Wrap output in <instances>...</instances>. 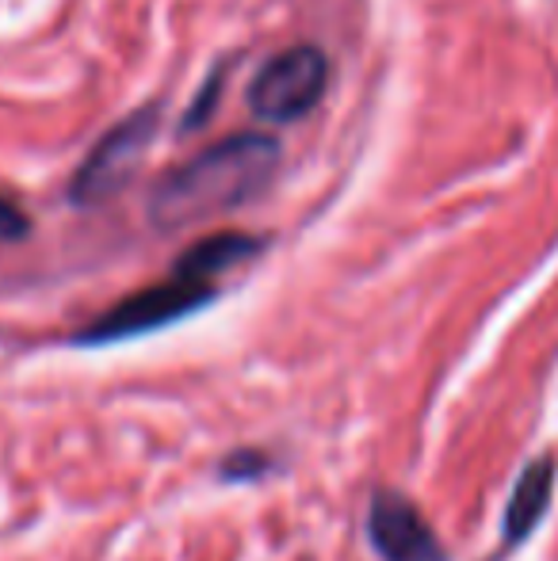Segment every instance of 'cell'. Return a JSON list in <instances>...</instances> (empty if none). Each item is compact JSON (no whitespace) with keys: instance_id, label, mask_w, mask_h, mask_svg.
<instances>
[{"instance_id":"6da1fadb","label":"cell","mask_w":558,"mask_h":561,"mask_svg":"<svg viewBox=\"0 0 558 561\" xmlns=\"http://www.w3.org/2000/svg\"><path fill=\"white\" fill-rule=\"evenodd\" d=\"M280 161L283 146L272 134L249 130L215 141L157 180L149 195V218L157 229H184L238 210L269 187Z\"/></svg>"},{"instance_id":"7a4b0ae2","label":"cell","mask_w":558,"mask_h":561,"mask_svg":"<svg viewBox=\"0 0 558 561\" xmlns=\"http://www.w3.org/2000/svg\"><path fill=\"white\" fill-rule=\"evenodd\" d=\"M207 302H215V287L200 279H187V275L172 272L169 279L153 283V287H141L130 298L115 302L107 313H100L92 325H84L73 336L77 347H104L119 344V340L146 336L153 329H164L172 321L187 318V313L203 310Z\"/></svg>"},{"instance_id":"3957f363","label":"cell","mask_w":558,"mask_h":561,"mask_svg":"<svg viewBox=\"0 0 558 561\" xmlns=\"http://www.w3.org/2000/svg\"><path fill=\"white\" fill-rule=\"evenodd\" d=\"M329 84V61L318 46H287L272 54L249 84V107L261 123H298L321 104Z\"/></svg>"},{"instance_id":"277c9868","label":"cell","mask_w":558,"mask_h":561,"mask_svg":"<svg viewBox=\"0 0 558 561\" xmlns=\"http://www.w3.org/2000/svg\"><path fill=\"white\" fill-rule=\"evenodd\" d=\"M157 126H161V104H146L123 123H115L81 161L73 184H69V199L77 207H96V203L119 195L127 180L138 172L146 149L153 146Z\"/></svg>"},{"instance_id":"5b68a950","label":"cell","mask_w":558,"mask_h":561,"mask_svg":"<svg viewBox=\"0 0 558 561\" xmlns=\"http://www.w3.org/2000/svg\"><path fill=\"white\" fill-rule=\"evenodd\" d=\"M367 539L383 561H447L436 531L410 496L379 489L367 508Z\"/></svg>"},{"instance_id":"8992f818","label":"cell","mask_w":558,"mask_h":561,"mask_svg":"<svg viewBox=\"0 0 558 561\" xmlns=\"http://www.w3.org/2000/svg\"><path fill=\"white\" fill-rule=\"evenodd\" d=\"M551 493H555V458H536V462L524 466L513 485V496H509V508H505L509 547H516V542H524L536 531L547 504H551Z\"/></svg>"},{"instance_id":"52a82bcc","label":"cell","mask_w":558,"mask_h":561,"mask_svg":"<svg viewBox=\"0 0 558 561\" xmlns=\"http://www.w3.org/2000/svg\"><path fill=\"white\" fill-rule=\"evenodd\" d=\"M261 249H264V241H261V237H253V233H215V237H203V241H195L192 249L176 260V267H172V272L187 275V279L210 283V279H218V275L230 272V267L253 260Z\"/></svg>"},{"instance_id":"ba28073f","label":"cell","mask_w":558,"mask_h":561,"mask_svg":"<svg viewBox=\"0 0 558 561\" xmlns=\"http://www.w3.org/2000/svg\"><path fill=\"white\" fill-rule=\"evenodd\" d=\"M218 89H223V73H210L207 77V84H203V92L195 96V104L187 107V115H184V123H180V130H195V126H203L210 118V107L218 104Z\"/></svg>"},{"instance_id":"9c48e42d","label":"cell","mask_w":558,"mask_h":561,"mask_svg":"<svg viewBox=\"0 0 558 561\" xmlns=\"http://www.w3.org/2000/svg\"><path fill=\"white\" fill-rule=\"evenodd\" d=\"M264 470H269V458H261L257 450H238V455L223 462V478L226 481H249V478H257V473H264Z\"/></svg>"},{"instance_id":"30bf717a","label":"cell","mask_w":558,"mask_h":561,"mask_svg":"<svg viewBox=\"0 0 558 561\" xmlns=\"http://www.w3.org/2000/svg\"><path fill=\"white\" fill-rule=\"evenodd\" d=\"M27 229H31L27 215H23L12 199H4V195H0V241H23V237H27Z\"/></svg>"}]
</instances>
